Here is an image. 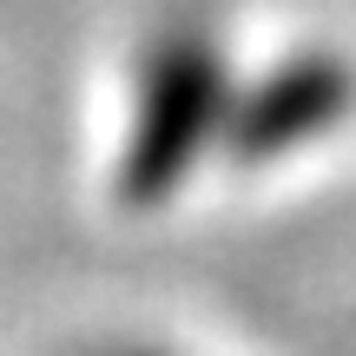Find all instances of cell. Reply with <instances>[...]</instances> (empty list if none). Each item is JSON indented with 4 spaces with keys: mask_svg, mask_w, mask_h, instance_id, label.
<instances>
[{
    "mask_svg": "<svg viewBox=\"0 0 356 356\" xmlns=\"http://www.w3.org/2000/svg\"><path fill=\"white\" fill-rule=\"evenodd\" d=\"M126 356H145V350H126Z\"/></svg>",
    "mask_w": 356,
    "mask_h": 356,
    "instance_id": "cell-1",
    "label": "cell"
}]
</instances>
